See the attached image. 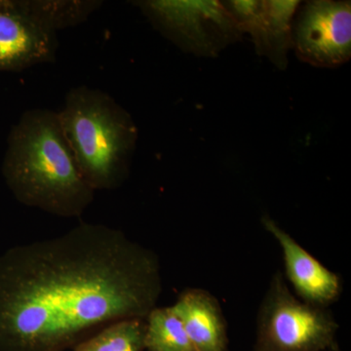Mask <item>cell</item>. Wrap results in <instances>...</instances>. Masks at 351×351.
I'll return each instance as SVG.
<instances>
[{
	"label": "cell",
	"mask_w": 351,
	"mask_h": 351,
	"mask_svg": "<svg viewBox=\"0 0 351 351\" xmlns=\"http://www.w3.org/2000/svg\"><path fill=\"white\" fill-rule=\"evenodd\" d=\"M162 291L156 254L82 223L0 256V351H59L124 319H145Z\"/></svg>",
	"instance_id": "cell-1"
},
{
	"label": "cell",
	"mask_w": 351,
	"mask_h": 351,
	"mask_svg": "<svg viewBox=\"0 0 351 351\" xmlns=\"http://www.w3.org/2000/svg\"><path fill=\"white\" fill-rule=\"evenodd\" d=\"M2 174L19 202L55 216L80 217L94 199L58 112L46 108L27 110L12 127Z\"/></svg>",
	"instance_id": "cell-2"
},
{
	"label": "cell",
	"mask_w": 351,
	"mask_h": 351,
	"mask_svg": "<svg viewBox=\"0 0 351 351\" xmlns=\"http://www.w3.org/2000/svg\"><path fill=\"white\" fill-rule=\"evenodd\" d=\"M58 115L89 186L95 191L119 186L137 147L138 127L130 113L106 92L82 85L69 90Z\"/></svg>",
	"instance_id": "cell-3"
},
{
	"label": "cell",
	"mask_w": 351,
	"mask_h": 351,
	"mask_svg": "<svg viewBox=\"0 0 351 351\" xmlns=\"http://www.w3.org/2000/svg\"><path fill=\"white\" fill-rule=\"evenodd\" d=\"M338 328L327 308L292 294L283 274L277 271L261 306L253 351L334 350Z\"/></svg>",
	"instance_id": "cell-4"
},
{
	"label": "cell",
	"mask_w": 351,
	"mask_h": 351,
	"mask_svg": "<svg viewBox=\"0 0 351 351\" xmlns=\"http://www.w3.org/2000/svg\"><path fill=\"white\" fill-rule=\"evenodd\" d=\"M133 4L164 38L197 57H217L244 34L221 1L140 0Z\"/></svg>",
	"instance_id": "cell-5"
},
{
	"label": "cell",
	"mask_w": 351,
	"mask_h": 351,
	"mask_svg": "<svg viewBox=\"0 0 351 351\" xmlns=\"http://www.w3.org/2000/svg\"><path fill=\"white\" fill-rule=\"evenodd\" d=\"M293 49L316 68H338L351 58V2L313 0L301 4L293 23Z\"/></svg>",
	"instance_id": "cell-6"
},
{
	"label": "cell",
	"mask_w": 351,
	"mask_h": 351,
	"mask_svg": "<svg viewBox=\"0 0 351 351\" xmlns=\"http://www.w3.org/2000/svg\"><path fill=\"white\" fill-rule=\"evenodd\" d=\"M58 32L29 10L27 0H0V73L54 63Z\"/></svg>",
	"instance_id": "cell-7"
},
{
	"label": "cell",
	"mask_w": 351,
	"mask_h": 351,
	"mask_svg": "<svg viewBox=\"0 0 351 351\" xmlns=\"http://www.w3.org/2000/svg\"><path fill=\"white\" fill-rule=\"evenodd\" d=\"M240 29L249 34L256 52L277 69H286L293 49V23L302 2L298 0H232L221 1Z\"/></svg>",
	"instance_id": "cell-8"
},
{
	"label": "cell",
	"mask_w": 351,
	"mask_h": 351,
	"mask_svg": "<svg viewBox=\"0 0 351 351\" xmlns=\"http://www.w3.org/2000/svg\"><path fill=\"white\" fill-rule=\"evenodd\" d=\"M263 225L282 250L286 277L297 297L323 308L336 302L341 293L338 274L327 269L269 217H263Z\"/></svg>",
	"instance_id": "cell-9"
},
{
	"label": "cell",
	"mask_w": 351,
	"mask_h": 351,
	"mask_svg": "<svg viewBox=\"0 0 351 351\" xmlns=\"http://www.w3.org/2000/svg\"><path fill=\"white\" fill-rule=\"evenodd\" d=\"M195 351L228 350V332L218 300L202 289H188L170 306Z\"/></svg>",
	"instance_id": "cell-10"
},
{
	"label": "cell",
	"mask_w": 351,
	"mask_h": 351,
	"mask_svg": "<svg viewBox=\"0 0 351 351\" xmlns=\"http://www.w3.org/2000/svg\"><path fill=\"white\" fill-rule=\"evenodd\" d=\"M145 350L195 351L184 325L170 306H156L145 318Z\"/></svg>",
	"instance_id": "cell-11"
},
{
	"label": "cell",
	"mask_w": 351,
	"mask_h": 351,
	"mask_svg": "<svg viewBox=\"0 0 351 351\" xmlns=\"http://www.w3.org/2000/svg\"><path fill=\"white\" fill-rule=\"evenodd\" d=\"M32 13L53 31L75 27L86 22L101 8V0H27Z\"/></svg>",
	"instance_id": "cell-12"
},
{
	"label": "cell",
	"mask_w": 351,
	"mask_h": 351,
	"mask_svg": "<svg viewBox=\"0 0 351 351\" xmlns=\"http://www.w3.org/2000/svg\"><path fill=\"white\" fill-rule=\"evenodd\" d=\"M145 319L133 318L108 325L76 346L75 351H145Z\"/></svg>",
	"instance_id": "cell-13"
},
{
	"label": "cell",
	"mask_w": 351,
	"mask_h": 351,
	"mask_svg": "<svg viewBox=\"0 0 351 351\" xmlns=\"http://www.w3.org/2000/svg\"><path fill=\"white\" fill-rule=\"evenodd\" d=\"M332 351H339L338 348H334V350H332Z\"/></svg>",
	"instance_id": "cell-14"
}]
</instances>
